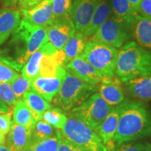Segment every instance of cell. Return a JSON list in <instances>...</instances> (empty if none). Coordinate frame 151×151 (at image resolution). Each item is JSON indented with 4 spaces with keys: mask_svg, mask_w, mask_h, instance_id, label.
I'll return each instance as SVG.
<instances>
[{
    "mask_svg": "<svg viewBox=\"0 0 151 151\" xmlns=\"http://www.w3.org/2000/svg\"><path fill=\"white\" fill-rule=\"evenodd\" d=\"M48 28L35 25L21 18L18 27L5 46L0 49V60L20 71L28 60L47 41Z\"/></svg>",
    "mask_w": 151,
    "mask_h": 151,
    "instance_id": "cell-1",
    "label": "cell"
},
{
    "mask_svg": "<svg viewBox=\"0 0 151 151\" xmlns=\"http://www.w3.org/2000/svg\"><path fill=\"white\" fill-rule=\"evenodd\" d=\"M119 118L113 137L117 145L134 141L151 134V111L144 104L126 99L116 107Z\"/></svg>",
    "mask_w": 151,
    "mask_h": 151,
    "instance_id": "cell-2",
    "label": "cell"
},
{
    "mask_svg": "<svg viewBox=\"0 0 151 151\" xmlns=\"http://www.w3.org/2000/svg\"><path fill=\"white\" fill-rule=\"evenodd\" d=\"M116 73L123 83L151 75V51L128 41L118 52Z\"/></svg>",
    "mask_w": 151,
    "mask_h": 151,
    "instance_id": "cell-3",
    "label": "cell"
},
{
    "mask_svg": "<svg viewBox=\"0 0 151 151\" xmlns=\"http://www.w3.org/2000/svg\"><path fill=\"white\" fill-rule=\"evenodd\" d=\"M95 91L94 86L86 83L66 70L59 91L53 99L60 108L69 111L82 104Z\"/></svg>",
    "mask_w": 151,
    "mask_h": 151,
    "instance_id": "cell-4",
    "label": "cell"
},
{
    "mask_svg": "<svg viewBox=\"0 0 151 151\" xmlns=\"http://www.w3.org/2000/svg\"><path fill=\"white\" fill-rule=\"evenodd\" d=\"M61 134L84 151H109L97 132L73 115L67 118Z\"/></svg>",
    "mask_w": 151,
    "mask_h": 151,
    "instance_id": "cell-5",
    "label": "cell"
},
{
    "mask_svg": "<svg viewBox=\"0 0 151 151\" xmlns=\"http://www.w3.org/2000/svg\"><path fill=\"white\" fill-rule=\"evenodd\" d=\"M118 50L114 47L88 41L81 58L86 60L102 76L112 79L115 76Z\"/></svg>",
    "mask_w": 151,
    "mask_h": 151,
    "instance_id": "cell-6",
    "label": "cell"
},
{
    "mask_svg": "<svg viewBox=\"0 0 151 151\" xmlns=\"http://www.w3.org/2000/svg\"><path fill=\"white\" fill-rule=\"evenodd\" d=\"M113 109L98 92H94L82 104L73 109L72 113L73 116L97 132L100 124Z\"/></svg>",
    "mask_w": 151,
    "mask_h": 151,
    "instance_id": "cell-7",
    "label": "cell"
},
{
    "mask_svg": "<svg viewBox=\"0 0 151 151\" xmlns=\"http://www.w3.org/2000/svg\"><path fill=\"white\" fill-rule=\"evenodd\" d=\"M126 28L113 17L109 18L99 27L90 41L120 48L128 39Z\"/></svg>",
    "mask_w": 151,
    "mask_h": 151,
    "instance_id": "cell-8",
    "label": "cell"
},
{
    "mask_svg": "<svg viewBox=\"0 0 151 151\" xmlns=\"http://www.w3.org/2000/svg\"><path fill=\"white\" fill-rule=\"evenodd\" d=\"M65 74V68L59 67L54 74L37 75L31 80V90L41 96L48 103L51 102L59 91Z\"/></svg>",
    "mask_w": 151,
    "mask_h": 151,
    "instance_id": "cell-9",
    "label": "cell"
},
{
    "mask_svg": "<svg viewBox=\"0 0 151 151\" xmlns=\"http://www.w3.org/2000/svg\"><path fill=\"white\" fill-rule=\"evenodd\" d=\"M76 30L74 23L69 17L55 19L48 28L47 42L55 51L62 50Z\"/></svg>",
    "mask_w": 151,
    "mask_h": 151,
    "instance_id": "cell-10",
    "label": "cell"
},
{
    "mask_svg": "<svg viewBox=\"0 0 151 151\" xmlns=\"http://www.w3.org/2000/svg\"><path fill=\"white\" fill-rule=\"evenodd\" d=\"M23 18L35 25L48 28L55 20L52 13V0H43L28 9H20Z\"/></svg>",
    "mask_w": 151,
    "mask_h": 151,
    "instance_id": "cell-11",
    "label": "cell"
},
{
    "mask_svg": "<svg viewBox=\"0 0 151 151\" xmlns=\"http://www.w3.org/2000/svg\"><path fill=\"white\" fill-rule=\"evenodd\" d=\"M101 0H73L71 18L76 29L83 32L89 24L92 15Z\"/></svg>",
    "mask_w": 151,
    "mask_h": 151,
    "instance_id": "cell-12",
    "label": "cell"
},
{
    "mask_svg": "<svg viewBox=\"0 0 151 151\" xmlns=\"http://www.w3.org/2000/svg\"><path fill=\"white\" fill-rule=\"evenodd\" d=\"M65 67L66 70L88 84L94 86L104 79L102 76L81 57L71 60Z\"/></svg>",
    "mask_w": 151,
    "mask_h": 151,
    "instance_id": "cell-13",
    "label": "cell"
},
{
    "mask_svg": "<svg viewBox=\"0 0 151 151\" xmlns=\"http://www.w3.org/2000/svg\"><path fill=\"white\" fill-rule=\"evenodd\" d=\"M21 20L20 11L10 8L0 9V46L18 27Z\"/></svg>",
    "mask_w": 151,
    "mask_h": 151,
    "instance_id": "cell-14",
    "label": "cell"
},
{
    "mask_svg": "<svg viewBox=\"0 0 151 151\" xmlns=\"http://www.w3.org/2000/svg\"><path fill=\"white\" fill-rule=\"evenodd\" d=\"M32 130L13 122L6 139V146L13 151H27L32 141Z\"/></svg>",
    "mask_w": 151,
    "mask_h": 151,
    "instance_id": "cell-15",
    "label": "cell"
},
{
    "mask_svg": "<svg viewBox=\"0 0 151 151\" xmlns=\"http://www.w3.org/2000/svg\"><path fill=\"white\" fill-rule=\"evenodd\" d=\"M111 7L113 12V18L126 28H133L138 14L127 0H111Z\"/></svg>",
    "mask_w": 151,
    "mask_h": 151,
    "instance_id": "cell-16",
    "label": "cell"
},
{
    "mask_svg": "<svg viewBox=\"0 0 151 151\" xmlns=\"http://www.w3.org/2000/svg\"><path fill=\"white\" fill-rule=\"evenodd\" d=\"M133 29L138 44L151 51V18L137 14Z\"/></svg>",
    "mask_w": 151,
    "mask_h": 151,
    "instance_id": "cell-17",
    "label": "cell"
},
{
    "mask_svg": "<svg viewBox=\"0 0 151 151\" xmlns=\"http://www.w3.org/2000/svg\"><path fill=\"white\" fill-rule=\"evenodd\" d=\"M99 94L109 105H119L124 101V92L122 87L111 79L104 78L99 88Z\"/></svg>",
    "mask_w": 151,
    "mask_h": 151,
    "instance_id": "cell-18",
    "label": "cell"
},
{
    "mask_svg": "<svg viewBox=\"0 0 151 151\" xmlns=\"http://www.w3.org/2000/svg\"><path fill=\"white\" fill-rule=\"evenodd\" d=\"M87 42V37L84 34L78 30H76L72 37L69 39L62 48V50L65 55L64 67L71 60L81 56L86 48Z\"/></svg>",
    "mask_w": 151,
    "mask_h": 151,
    "instance_id": "cell-19",
    "label": "cell"
},
{
    "mask_svg": "<svg viewBox=\"0 0 151 151\" xmlns=\"http://www.w3.org/2000/svg\"><path fill=\"white\" fill-rule=\"evenodd\" d=\"M124 83L132 97L142 101L151 100V75L132 79Z\"/></svg>",
    "mask_w": 151,
    "mask_h": 151,
    "instance_id": "cell-20",
    "label": "cell"
},
{
    "mask_svg": "<svg viewBox=\"0 0 151 151\" xmlns=\"http://www.w3.org/2000/svg\"><path fill=\"white\" fill-rule=\"evenodd\" d=\"M22 100L29 108L35 122L41 120L45 111L51 108V105L46 100L32 90L26 92L23 95Z\"/></svg>",
    "mask_w": 151,
    "mask_h": 151,
    "instance_id": "cell-21",
    "label": "cell"
},
{
    "mask_svg": "<svg viewBox=\"0 0 151 151\" xmlns=\"http://www.w3.org/2000/svg\"><path fill=\"white\" fill-rule=\"evenodd\" d=\"M111 7L106 0H101L92 15L91 20L86 30L83 32L86 37H91L99 29L100 26L110 18Z\"/></svg>",
    "mask_w": 151,
    "mask_h": 151,
    "instance_id": "cell-22",
    "label": "cell"
},
{
    "mask_svg": "<svg viewBox=\"0 0 151 151\" xmlns=\"http://www.w3.org/2000/svg\"><path fill=\"white\" fill-rule=\"evenodd\" d=\"M118 111L117 108H114L98 128L97 134L101 138L105 146L112 141L118 127Z\"/></svg>",
    "mask_w": 151,
    "mask_h": 151,
    "instance_id": "cell-23",
    "label": "cell"
},
{
    "mask_svg": "<svg viewBox=\"0 0 151 151\" xmlns=\"http://www.w3.org/2000/svg\"><path fill=\"white\" fill-rule=\"evenodd\" d=\"M13 119H14L13 122L14 123L23 126L30 130L34 129L36 123L29 108L22 99L17 101L14 106Z\"/></svg>",
    "mask_w": 151,
    "mask_h": 151,
    "instance_id": "cell-24",
    "label": "cell"
},
{
    "mask_svg": "<svg viewBox=\"0 0 151 151\" xmlns=\"http://www.w3.org/2000/svg\"><path fill=\"white\" fill-rule=\"evenodd\" d=\"M44 55H47L44 47H41L29 58L27 63L24 65L21 70V75L25 78L31 80L39 75L40 72L41 61Z\"/></svg>",
    "mask_w": 151,
    "mask_h": 151,
    "instance_id": "cell-25",
    "label": "cell"
},
{
    "mask_svg": "<svg viewBox=\"0 0 151 151\" xmlns=\"http://www.w3.org/2000/svg\"><path fill=\"white\" fill-rule=\"evenodd\" d=\"M60 131L54 137L39 141H32L27 151H57L62 139Z\"/></svg>",
    "mask_w": 151,
    "mask_h": 151,
    "instance_id": "cell-26",
    "label": "cell"
},
{
    "mask_svg": "<svg viewBox=\"0 0 151 151\" xmlns=\"http://www.w3.org/2000/svg\"><path fill=\"white\" fill-rule=\"evenodd\" d=\"M59 130L47 123L42 119L36 122L35 127L32 129V141H39L48 138L54 137L58 133Z\"/></svg>",
    "mask_w": 151,
    "mask_h": 151,
    "instance_id": "cell-27",
    "label": "cell"
},
{
    "mask_svg": "<svg viewBox=\"0 0 151 151\" xmlns=\"http://www.w3.org/2000/svg\"><path fill=\"white\" fill-rule=\"evenodd\" d=\"M42 120L56 129H62L67 122V116L58 108H50L43 114Z\"/></svg>",
    "mask_w": 151,
    "mask_h": 151,
    "instance_id": "cell-28",
    "label": "cell"
},
{
    "mask_svg": "<svg viewBox=\"0 0 151 151\" xmlns=\"http://www.w3.org/2000/svg\"><path fill=\"white\" fill-rule=\"evenodd\" d=\"M11 85L17 101L22 99L24 93L31 90V81L20 74L11 83Z\"/></svg>",
    "mask_w": 151,
    "mask_h": 151,
    "instance_id": "cell-29",
    "label": "cell"
},
{
    "mask_svg": "<svg viewBox=\"0 0 151 151\" xmlns=\"http://www.w3.org/2000/svg\"><path fill=\"white\" fill-rule=\"evenodd\" d=\"M73 0H52V13L55 18L69 17Z\"/></svg>",
    "mask_w": 151,
    "mask_h": 151,
    "instance_id": "cell-30",
    "label": "cell"
},
{
    "mask_svg": "<svg viewBox=\"0 0 151 151\" xmlns=\"http://www.w3.org/2000/svg\"><path fill=\"white\" fill-rule=\"evenodd\" d=\"M0 99L10 109L14 107L16 104L17 99L15 97L11 83H0Z\"/></svg>",
    "mask_w": 151,
    "mask_h": 151,
    "instance_id": "cell-31",
    "label": "cell"
},
{
    "mask_svg": "<svg viewBox=\"0 0 151 151\" xmlns=\"http://www.w3.org/2000/svg\"><path fill=\"white\" fill-rule=\"evenodd\" d=\"M113 151H151V144L148 142L124 143L118 145Z\"/></svg>",
    "mask_w": 151,
    "mask_h": 151,
    "instance_id": "cell-32",
    "label": "cell"
},
{
    "mask_svg": "<svg viewBox=\"0 0 151 151\" xmlns=\"http://www.w3.org/2000/svg\"><path fill=\"white\" fill-rule=\"evenodd\" d=\"M19 73L0 60V83H11Z\"/></svg>",
    "mask_w": 151,
    "mask_h": 151,
    "instance_id": "cell-33",
    "label": "cell"
},
{
    "mask_svg": "<svg viewBox=\"0 0 151 151\" xmlns=\"http://www.w3.org/2000/svg\"><path fill=\"white\" fill-rule=\"evenodd\" d=\"M11 112L0 114V132L3 134H8L12 126Z\"/></svg>",
    "mask_w": 151,
    "mask_h": 151,
    "instance_id": "cell-34",
    "label": "cell"
},
{
    "mask_svg": "<svg viewBox=\"0 0 151 151\" xmlns=\"http://www.w3.org/2000/svg\"><path fill=\"white\" fill-rule=\"evenodd\" d=\"M151 18V0H141L138 14Z\"/></svg>",
    "mask_w": 151,
    "mask_h": 151,
    "instance_id": "cell-35",
    "label": "cell"
},
{
    "mask_svg": "<svg viewBox=\"0 0 151 151\" xmlns=\"http://www.w3.org/2000/svg\"><path fill=\"white\" fill-rule=\"evenodd\" d=\"M57 151H84L75 145H73L70 141H67V139L62 137L61 141L58 146Z\"/></svg>",
    "mask_w": 151,
    "mask_h": 151,
    "instance_id": "cell-36",
    "label": "cell"
},
{
    "mask_svg": "<svg viewBox=\"0 0 151 151\" xmlns=\"http://www.w3.org/2000/svg\"><path fill=\"white\" fill-rule=\"evenodd\" d=\"M43 0H18V4L20 9H28L39 4Z\"/></svg>",
    "mask_w": 151,
    "mask_h": 151,
    "instance_id": "cell-37",
    "label": "cell"
},
{
    "mask_svg": "<svg viewBox=\"0 0 151 151\" xmlns=\"http://www.w3.org/2000/svg\"><path fill=\"white\" fill-rule=\"evenodd\" d=\"M18 2V0H1L2 6L4 8H11Z\"/></svg>",
    "mask_w": 151,
    "mask_h": 151,
    "instance_id": "cell-38",
    "label": "cell"
},
{
    "mask_svg": "<svg viewBox=\"0 0 151 151\" xmlns=\"http://www.w3.org/2000/svg\"><path fill=\"white\" fill-rule=\"evenodd\" d=\"M127 1H129L130 5H131L132 8L134 9V10L138 14V12H139V4H140L141 0H127Z\"/></svg>",
    "mask_w": 151,
    "mask_h": 151,
    "instance_id": "cell-39",
    "label": "cell"
},
{
    "mask_svg": "<svg viewBox=\"0 0 151 151\" xmlns=\"http://www.w3.org/2000/svg\"><path fill=\"white\" fill-rule=\"evenodd\" d=\"M10 112V108L4 101L0 99V114Z\"/></svg>",
    "mask_w": 151,
    "mask_h": 151,
    "instance_id": "cell-40",
    "label": "cell"
},
{
    "mask_svg": "<svg viewBox=\"0 0 151 151\" xmlns=\"http://www.w3.org/2000/svg\"><path fill=\"white\" fill-rule=\"evenodd\" d=\"M6 143L5 135L3 134L1 132H0V144H4Z\"/></svg>",
    "mask_w": 151,
    "mask_h": 151,
    "instance_id": "cell-41",
    "label": "cell"
},
{
    "mask_svg": "<svg viewBox=\"0 0 151 151\" xmlns=\"http://www.w3.org/2000/svg\"><path fill=\"white\" fill-rule=\"evenodd\" d=\"M0 151H13L11 149L9 148V146H6V145H2V146H1V148H0Z\"/></svg>",
    "mask_w": 151,
    "mask_h": 151,
    "instance_id": "cell-42",
    "label": "cell"
},
{
    "mask_svg": "<svg viewBox=\"0 0 151 151\" xmlns=\"http://www.w3.org/2000/svg\"><path fill=\"white\" fill-rule=\"evenodd\" d=\"M2 145H4V144H0V148H1V146H2Z\"/></svg>",
    "mask_w": 151,
    "mask_h": 151,
    "instance_id": "cell-43",
    "label": "cell"
},
{
    "mask_svg": "<svg viewBox=\"0 0 151 151\" xmlns=\"http://www.w3.org/2000/svg\"><path fill=\"white\" fill-rule=\"evenodd\" d=\"M0 2H1V0H0Z\"/></svg>",
    "mask_w": 151,
    "mask_h": 151,
    "instance_id": "cell-44",
    "label": "cell"
}]
</instances>
